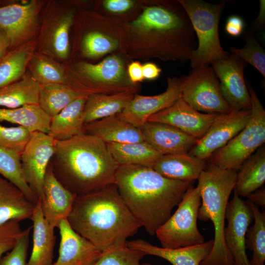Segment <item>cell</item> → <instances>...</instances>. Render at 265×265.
Segmentation results:
<instances>
[{"instance_id":"30","label":"cell","mask_w":265,"mask_h":265,"mask_svg":"<svg viewBox=\"0 0 265 265\" xmlns=\"http://www.w3.org/2000/svg\"><path fill=\"white\" fill-rule=\"evenodd\" d=\"M107 149L119 165L152 167L162 155L145 141L106 143Z\"/></svg>"},{"instance_id":"43","label":"cell","mask_w":265,"mask_h":265,"mask_svg":"<svg viewBox=\"0 0 265 265\" xmlns=\"http://www.w3.org/2000/svg\"><path fill=\"white\" fill-rule=\"evenodd\" d=\"M17 220H10L0 225V258L11 250L22 236V230Z\"/></svg>"},{"instance_id":"11","label":"cell","mask_w":265,"mask_h":265,"mask_svg":"<svg viewBox=\"0 0 265 265\" xmlns=\"http://www.w3.org/2000/svg\"><path fill=\"white\" fill-rule=\"evenodd\" d=\"M54 142L48 133L31 132L21 155L24 179L38 200L42 197L44 177L54 153Z\"/></svg>"},{"instance_id":"28","label":"cell","mask_w":265,"mask_h":265,"mask_svg":"<svg viewBox=\"0 0 265 265\" xmlns=\"http://www.w3.org/2000/svg\"><path fill=\"white\" fill-rule=\"evenodd\" d=\"M129 90L113 94H94L89 96L85 104V124L120 113L136 94Z\"/></svg>"},{"instance_id":"27","label":"cell","mask_w":265,"mask_h":265,"mask_svg":"<svg viewBox=\"0 0 265 265\" xmlns=\"http://www.w3.org/2000/svg\"><path fill=\"white\" fill-rule=\"evenodd\" d=\"M35 206L19 188L0 176V225L30 219Z\"/></svg>"},{"instance_id":"20","label":"cell","mask_w":265,"mask_h":265,"mask_svg":"<svg viewBox=\"0 0 265 265\" xmlns=\"http://www.w3.org/2000/svg\"><path fill=\"white\" fill-rule=\"evenodd\" d=\"M125 35L124 21L106 17L100 29L91 30L84 36L82 53L85 57L97 58L118 49L123 53Z\"/></svg>"},{"instance_id":"34","label":"cell","mask_w":265,"mask_h":265,"mask_svg":"<svg viewBox=\"0 0 265 265\" xmlns=\"http://www.w3.org/2000/svg\"><path fill=\"white\" fill-rule=\"evenodd\" d=\"M21 154L0 146V175L19 188L36 205L38 200L26 183L23 174Z\"/></svg>"},{"instance_id":"14","label":"cell","mask_w":265,"mask_h":265,"mask_svg":"<svg viewBox=\"0 0 265 265\" xmlns=\"http://www.w3.org/2000/svg\"><path fill=\"white\" fill-rule=\"evenodd\" d=\"M250 115V109L219 114L188 154L203 160L209 159L245 127Z\"/></svg>"},{"instance_id":"13","label":"cell","mask_w":265,"mask_h":265,"mask_svg":"<svg viewBox=\"0 0 265 265\" xmlns=\"http://www.w3.org/2000/svg\"><path fill=\"white\" fill-rule=\"evenodd\" d=\"M234 191L233 198L228 202L226 211L228 224L224 229L225 243L234 265H251L246 253L245 235L254 220L253 215L247 201Z\"/></svg>"},{"instance_id":"22","label":"cell","mask_w":265,"mask_h":265,"mask_svg":"<svg viewBox=\"0 0 265 265\" xmlns=\"http://www.w3.org/2000/svg\"><path fill=\"white\" fill-rule=\"evenodd\" d=\"M127 245L143 252L145 255L161 258L172 265H200L210 254L213 239L203 243L177 248H166L155 246L142 239L127 241Z\"/></svg>"},{"instance_id":"5","label":"cell","mask_w":265,"mask_h":265,"mask_svg":"<svg viewBox=\"0 0 265 265\" xmlns=\"http://www.w3.org/2000/svg\"><path fill=\"white\" fill-rule=\"evenodd\" d=\"M237 173L210 164L198 179L197 186L201 198L198 219L210 220L214 229L212 249L200 265H234L233 258L225 243L224 229L227 206L235 187Z\"/></svg>"},{"instance_id":"21","label":"cell","mask_w":265,"mask_h":265,"mask_svg":"<svg viewBox=\"0 0 265 265\" xmlns=\"http://www.w3.org/2000/svg\"><path fill=\"white\" fill-rule=\"evenodd\" d=\"M76 196L56 179L49 164L44 177L42 197L39 200L43 216L52 227L57 228L62 220L67 219Z\"/></svg>"},{"instance_id":"35","label":"cell","mask_w":265,"mask_h":265,"mask_svg":"<svg viewBox=\"0 0 265 265\" xmlns=\"http://www.w3.org/2000/svg\"><path fill=\"white\" fill-rule=\"evenodd\" d=\"M254 220L245 235L246 248L253 251L251 265H264L265 261V212H261L257 205L247 200Z\"/></svg>"},{"instance_id":"2","label":"cell","mask_w":265,"mask_h":265,"mask_svg":"<svg viewBox=\"0 0 265 265\" xmlns=\"http://www.w3.org/2000/svg\"><path fill=\"white\" fill-rule=\"evenodd\" d=\"M194 182L167 178L151 167L119 165L114 184L123 200L151 236L171 216Z\"/></svg>"},{"instance_id":"46","label":"cell","mask_w":265,"mask_h":265,"mask_svg":"<svg viewBox=\"0 0 265 265\" xmlns=\"http://www.w3.org/2000/svg\"><path fill=\"white\" fill-rule=\"evenodd\" d=\"M127 72L130 80L137 84L144 80L142 65L137 61L132 62L127 67Z\"/></svg>"},{"instance_id":"42","label":"cell","mask_w":265,"mask_h":265,"mask_svg":"<svg viewBox=\"0 0 265 265\" xmlns=\"http://www.w3.org/2000/svg\"><path fill=\"white\" fill-rule=\"evenodd\" d=\"M32 226L24 230L15 247L0 258V265H27L29 235Z\"/></svg>"},{"instance_id":"49","label":"cell","mask_w":265,"mask_h":265,"mask_svg":"<svg viewBox=\"0 0 265 265\" xmlns=\"http://www.w3.org/2000/svg\"><path fill=\"white\" fill-rule=\"evenodd\" d=\"M259 12L257 18L253 22V27L260 30L263 28L265 24V1L260 0Z\"/></svg>"},{"instance_id":"12","label":"cell","mask_w":265,"mask_h":265,"mask_svg":"<svg viewBox=\"0 0 265 265\" xmlns=\"http://www.w3.org/2000/svg\"><path fill=\"white\" fill-rule=\"evenodd\" d=\"M211 64L219 81L221 93L232 111L251 109V98L244 77L246 62L231 53Z\"/></svg>"},{"instance_id":"16","label":"cell","mask_w":265,"mask_h":265,"mask_svg":"<svg viewBox=\"0 0 265 265\" xmlns=\"http://www.w3.org/2000/svg\"><path fill=\"white\" fill-rule=\"evenodd\" d=\"M167 82L166 90L159 94L146 96L135 94L118 115L140 129L150 117L170 106L181 97L180 78H167Z\"/></svg>"},{"instance_id":"9","label":"cell","mask_w":265,"mask_h":265,"mask_svg":"<svg viewBox=\"0 0 265 265\" xmlns=\"http://www.w3.org/2000/svg\"><path fill=\"white\" fill-rule=\"evenodd\" d=\"M201 204L199 188L191 186L184 194L176 212L156 232L162 247L177 248L205 242L197 223Z\"/></svg>"},{"instance_id":"4","label":"cell","mask_w":265,"mask_h":265,"mask_svg":"<svg viewBox=\"0 0 265 265\" xmlns=\"http://www.w3.org/2000/svg\"><path fill=\"white\" fill-rule=\"evenodd\" d=\"M50 165L56 179L77 196L114 184L119 164L106 143L86 133L56 140Z\"/></svg>"},{"instance_id":"23","label":"cell","mask_w":265,"mask_h":265,"mask_svg":"<svg viewBox=\"0 0 265 265\" xmlns=\"http://www.w3.org/2000/svg\"><path fill=\"white\" fill-rule=\"evenodd\" d=\"M84 129L85 133L94 136L106 144L144 141L140 129L118 114L86 123Z\"/></svg>"},{"instance_id":"15","label":"cell","mask_w":265,"mask_h":265,"mask_svg":"<svg viewBox=\"0 0 265 265\" xmlns=\"http://www.w3.org/2000/svg\"><path fill=\"white\" fill-rule=\"evenodd\" d=\"M219 114L198 111L180 97L170 106L152 115L147 122L168 124L198 140L205 135Z\"/></svg>"},{"instance_id":"39","label":"cell","mask_w":265,"mask_h":265,"mask_svg":"<svg viewBox=\"0 0 265 265\" xmlns=\"http://www.w3.org/2000/svg\"><path fill=\"white\" fill-rule=\"evenodd\" d=\"M31 133L22 126L8 127L0 125V146L21 154Z\"/></svg>"},{"instance_id":"10","label":"cell","mask_w":265,"mask_h":265,"mask_svg":"<svg viewBox=\"0 0 265 265\" xmlns=\"http://www.w3.org/2000/svg\"><path fill=\"white\" fill-rule=\"evenodd\" d=\"M179 78L181 98L194 109L214 114L232 111L221 93L219 81L212 66L192 68L188 75Z\"/></svg>"},{"instance_id":"45","label":"cell","mask_w":265,"mask_h":265,"mask_svg":"<svg viewBox=\"0 0 265 265\" xmlns=\"http://www.w3.org/2000/svg\"><path fill=\"white\" fill-rule=\"evenodd\" d=\"M244 24L243 20L239 17L234 15L230 17L225 24L226 32L231 36H239L243 31Z\"/></svg>"},{"instance_id":"31","label":"cell","mask_w":265,"mask_h":265,"mask_svg":"<svg viewBox=\"0 0 265 265\" xmlns=\"http://www.w3.org/2000/svg\"><path fill=\"white\" fill-rule=\"evenodd\" d=\"M40 84L33 77L25 76L0 88V106L15 108L38 105Z\"/></svg>"},{"instance_id":"26","label":"cell","mask_w":265,"mask_h":265,"mask_svg":"<svg viewBox=\"0 0 265 265\" xmlns=\"http://www.w3.org/2000/svg\"><path fill=\"white\" fill-rule=\"evenodd\" d=\"M87 98L80 97L52 117L48 134L64 140L85 133L84 108Z\"/></svg>"},{"instance_id":"1","label":"cell","mask_w":265,"mask_h":265,"mask_svg":"<svg viewBox=\"0 0 265 265\" xmlns=\"http://www.w3.org/2000/svg\"><path fill=\"white\" fill-rule=\"evenodd\" d=\"M124 24L123 53L129 58L185 62L197 46L193 27L178 0L148 2L136 18Z\"/></svg>"},{"instance_id":"50","label":"cell","mask_w":265,"mask_h":265,"mask_svg":"<svg viewBox=\"0 0 265 265\" xmlns=\"http://www.w3.org/2000/svg\"><path fill=\"white\" fill-rule=\"evenodd\" d=\"M9 48H10L9 40L4 31L0 28V58L8 52Z\"/></svg>"},{"instance_id":"7","label":"cell","mask_w":265,"mask_h":265,"mask_svg":"<svg viewBox=\"0 0 265 265\" xmlns=\"http://www.w3.org/2000/svg\"><path fill=\"white\" fill-rule=\"evenodd\" d=\"M249 120L245 127L209 159L210 164L224 169L238 171L243 162L265 142V110L250 84Z\"/></svg>"},{"instance_id":"8","label":"cell","mask_w":265,"mask_h":265,"mask_svg":"<svg viewBox=\"0 0 265 265\" xmlns=\"http://www.w3.org/2000/svg\"><path fill=\"white\" fill-rule=\"evenodd\" d=\"M127 67L118 54L110 55L97 64L80 62L75 65L74 70L80 80L73 88L87 98L94 94L138 90L137 83L129 79Z\"/></svg>"},{"instance_id":"18","label":"cell","mask_w":265,"mask_h":265,"mask_svg":"<svg viewBox=\"0 0 265 265\" xmlns=\"http://www.w3.org/2000/svg\"><path fill=\"white\" fill-rule=\"evenodd\" d=\"M60 236L58 257L51 265H93L102 252L77 233L67 220L58 227Z\"/></svg>"},{"instance_id":"6","label":"cell","mask_w":265,"mask_h":265,"mask_svg":"<svg viewBox=\"0 0 265 265\" xmlns=\"http://www.w3.org/2000/svg\"><path fill=\"white\" fill-rule=\"evenodd\" d=\"M186 12L197 40V46L189 61L192 68L209 66L213 62L227 58L230 54L221 46L219 24L225 5L201 0H178Z\"/></svg>"},{"instance_id":"37","label":"cell","mask_w":265,"mask_h":265,"mask_svg":"<svg viewBox=\"0 0 265 265\" xmlns=\"http://www.w3.org/2000/svg\"><path fill=\"white\" fill-rule=\"evenodd\" d=\"M246 43L240 49L231 47V53L239 57L245 62H248L255 68L265 77V52L255 37L251 30H244Z\"/></svg>"},{"instance_id":"3","label":"cell","mask_w":265,"mask_h":265,"mask_svg":"<svg viewBox=\"0 0 265 265\" xmlns=\"http://www.w3.org/2000/svg\"><path fill=\"white\" fill-rule=\"evenodd\" d=\"M67 220L73 230L102 252L126 245L127 239L142 227L115 184L77 196Z\"/></svg>"},{"instance_id":"48","label":"cell","mask_w":265,"mask_h":265,"mask_svg":"<svg viewBox=\"0 0 265 265\" xmlns=\"http://www.w3.org/2000/svg\"><path fill=\"white\" fill-rule=\"evenodd\" d=\"M247 197L248 200L253 202L263 209L265 208V188L262 187L258 189L248 195Z\"/></svg>"},{"instance_id":"36","label":"cell","mask_w":265,"mask_h":265,"mask_svg":"<svg viewBox=\"0 0 265 265\" xmlns=\"http://www.w3.org/2000/svg\"><path fill=\"white\" fill-rule=\"evenodd\" d=\"M29 58L28 49L19 48L8 51L0 58V88L22 78Z\"/></svg>"},{"instance_id":"33","label":"cell","mask_w":265,"mask_h":265,"mask_svg":"<svg viewBox=\"0 0 265 265\" xmlns=\"http://www.w3.org/2000/svg\"><path fill=\"white\" fill-rule=\"evenodd\" d=\"M81 97L76 90L65 83L40 84L38 105L52 118Z\"/></svg>"},{"instance_id":"40","label":"cell","mask_w":265,"mask_h":265,"mask_svg":"<svg viewBox=\"0 0 265 265\" xmlns=\"http://www.w3.org/2000/svg\"><path fill=\"white\" fill-rule=\"evenodd\" d=\"M33 73V78L41 85L65 83V82L62 69L46 58H40L36 61L34 66Z\"/></svg>"},{"instance_id":"44","label":"cell","mask_w":265,"mask_h":265,"mask_svg":"<svg viewBox=\"0 0 265 265\" xmlns=\"http://www.w3.org/2000/svg\"><path fill=\"white\" fill-rule=\"evenodd\" d=\"M136 2L132 0H106L103 2V5L107 11L121 14L132 9Z\"/></svg>"},{"instance_id":"32","label":"cell","mask_w":265,"mask_h":265,"mask_svg":"<svg viewBox=\"0 0 265 265\" xmlns=\"http://www.w3.org/2000/svg\"><path fill=\"white\" fill-rule=\"evenodd\" d=\"M51 119L39 105H27L15 108L0 107V121L18 124L30 132L48 133Z\"/></svg>"},{"instance_id":"29","label":"cell","mask_w":265,"mask_h":265,"mask_svg":"<svg viewBox=\"0 0 265 265\" xmlns=\"http://www.w3.org/2000/svg\"><path fill=\"white\" fill-rule=\"evenodd\" d=\"M238 170L234 190L240 197H247L262 186L265 182V146L260 147Z\"/></svg>"},{"instance_id":"19","label":"cell","mask_w":265,"mask_h":265,"mask_svg":"<svg viewBox=\"0 0 265 265\" xmlns=\"http://www.w3.org/2000/svg\"><path fill=\"white\" fill-rule=\"evenodd\" d=\"M140 130L144 140L161 155L188 153L197 139L177 128L158 122H147Z\"/></svg>"},{"instance_id":"38","label":"cell","mask_w":265,"mask_h":265,"mask_svg":"<svg viewBox=\"0 0 265 265\" xmlns=\"http://www.w3.org/2000/svg\"><path fill=\"white\" fill-rule=\"evenodd\" d=\"M145 256L142 252L126 245L102 252L93 265H151L141 264Z\"/></svg>"},{"instance_id":"24","label":"cell","mask_w":265,"mask_h":265,"mask_svg":"<svg viewBox=\"0 0 265 265\" xmlns=\"http://www.w3.org/2000/svg\"><path fill=\"white\" fill-rule=\"evenodd\" d=\"M30 219L33 223V246L27 265H51L56 237L54 228L43 216L40 200L35 205Z\"/></svg>"},{"instance_id":"41","label":"cell","mask_w":265,"mask_h":265,"mask_svg":"<svg viewBox=\"0 0 265 265\" xmlns=\"http://www.w3.org/2000/svg\"><path fill=\"white\" fill-rule=\"evenodd\" d=\"M73 15L68 14L58 23L53 32V45L56 54L66 58L69 52V30L72 24Z\"/></svg>"},{"instance_id":"17","label":"cell","mask_w":265,"mask_h":265,"mask_svg":"<svg viewBox=\"0 0 265 265\" xmlns=\"http://www.w3.org/2000/svg\"><path fill=\"white\" fill-rule=\"evenodd\" d=\"M39 7L35 1L0 6V28L7 37L10 48L16 47L33 33Z\"/></svg>"},{"instance_id":"47","label":"cell","mask_w":265,"mask_h":265,"mask_svg":"<svg viewBox=\"0 0 265 265\" xmlns=\"http://www.w3.org/2000/svg\"><path fill=\"white\" fill-rule=\"evenodd\" d=\"M142 72L144 79L153 80L159 77L161 69L154 63L147 62L142 65Z\"/></svg>"},{"instance_id":"25","label":"cell","mask_w":265,"mask_h":265,"mask_svg":"<svg viewBox=\"0 0 265 265\" xmlns=\"http://www.w3.org/2000/svg\"><path fill=\"white\" fill-rule=\"evenodd\" d=\"M207 166L206 160L186 153L162 155L152 168L170 179L194 182Z\"/></svg>"}]
</instances>
